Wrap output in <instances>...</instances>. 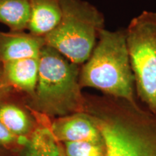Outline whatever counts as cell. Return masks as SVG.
Wrapping results in <instances>:
<instances>
[{
    "mask_svg": "<svg viewBox=\"0 0 156 156\" xmlns=\"http://www.w3.org/2000/svg\"><path fill=\"white\" fill-rule=\"evenodd\" d=\"M80 65L45 45L39 55L38 83L30 104L35 110L59 117L85 112Z\"/></svg>",
    "mask_w": 156,
    "mask_h": 156,
    "instance_id": "3957f363",
    "label": "cell"
},
{
    "mask_svg": "<svg viewBox=\"0 0 156 156\" xmlns=\"http://www.w3.org/2000/svg\"><path fill=\"white\" fill-rule=\"evenodd\" d=\"M27 142L25 156H66L51 129L47 127L37 129Z\"/></svg>",
    "mask_w": 156,
    "mask_h": 156,
    "instance_id": "8fae6325",
    "label": "cell"
},
{
    "mask_svg": "<svg viewBox=\"0 0 156 156\" xmlns=\"http://www.w3.org/2000/svg\"><path fill=\"white\" fill-rule=\"evenodd\" d=\"M66 156H106V149L103 142H64Z\"/></svg>",
    "mask_w": 156,
    "mask_h": 156,
    "instance_id": "4fadbf2b",
    "label": "cell"
},
{
    "mask_svg": "<svg viewBox=\"0 0 156 156\" xmlns=\"http://www.w3.org/2000/svg\"><path fill=\"white\" fill-rule=\"evenodd\" d=\"M44 38L23 31L0 32V62L38 58L45 46Z\"/></svg>",
    "mask_w": 156,
    "mask_h": 156,
    "instance_id": "52a82bcc",
    "label": "cell"
},
{
    "mask_svg": "<svg viewBox=\"0 0 156 156\" xmlns=\"http://www.w3.org/2000/svg\"><path fill=\"white\" fill-rule=\"evenodd\" d=\"M51 129L57 141L103 142L100 129L86 112L58 117L52 123Z\"/></svg>",
    "mask_w": 156,
    "mask_h": 156,
    "instance_id": "8992f818",
    "label": "cell"
},
{
    "mask_svg": "<svg viewBox=\"0 0 156 156\" xmlns=\"http://www.w3.org/2000/svg\"><path fill=\"white\" fill-rule=\"evenodd\" d=\"M30 5L28 0H0V23L10 31H23L28 28Z\"/></svg>",
    "mask_w": 156,
    "mask_h": 156,
    "instance_id": "30bf717a",
    "label": "cell"
},
{
    "mask_svg": "<svg viewBox=\"0 0 156 156\" xmlns=\"http://www.w3.org/2000/svg\"><path fill=\"white\" fill-rule=\"evenodd\" d=\"M61 7L59 23L44 36L45 44L73 63L83 65L105 28L104 15L85 0H61Z\"/></svg>",
    "mask_w": 156,
    "mask_h": 156,
    "instance_id": "277c9868",
    "label": "cell"
},
{
    "mask_svg": "<svg viewBox=\"0 0 156 156\" xmlns=\"http://www.w3.org/2000/svg\"><path fill=\"white\" fill-rule=\"evenodd\" d=\"M12 85L6 79L3 70V64L0 62V102L12 91Z\"/></svg>",
    "mask_w": 156,
    "mask_h": 156,
    "instance_id": "5bb4252c",
    "label": "cell"
},
{
    "mask_svg": "<svg viewBox=\"0 0 156 156\" xmlns=\"http://www.w3.org/2000/svg\"><path fill=\"white\" fill-rule=\"evenodd\" d=\"M100 129L106 156H156V115L140 106L110 96L86 102Z\"/></svg>",
    "mask_w": 156,
    "mask_h": 156,
    "instance_id": "6da1fadb",
    "label": "cell"
},
{
    "mask_svg": "<svg viewBox=\"0 0 156 156\" xmlns=\"http://www.w3.org/2000/svg\"><path fill=\"white\" fill-rule=\"evenodd\" d=\"M2 64L6 79L12 87H17L32 97L38 83L39 57L22 58Z\"/></svg>",
    "mask_w": 156,
    "mask_h": 156,
    "instance_id": "9c48e42d",
    "label": "cell"
},
{
    "mask_svg": "<svg viewBox=\"0 0 156 156\" xmlns=\"http://www.w3.org/2000/svg\"><path fill=\"white\" fill-rule=\"evenodd\" d=\"M0 122L17 136H25L33 127L27 113L16 105L0 103Z\"/></svg>",
    "mask_w": 156,
    "mask_h": 156,
    "instance_id": "7c38bea8",
    "label": "cell"
},
{
    "mask_svg": "<svg viewBox=\"0 0 156 156\" xmlns=\"http://www.w3.org/2000/svg\"><path fill=\"white\" fill-rule=\"evenodd\" d=\"M80 83L82 88H95L137 105L125 29L101 31L92 54L80 67Z\"/></svg>",
    "mask_w": 156,
    "mask_h": 156,
    "instance_id": "7a4b0ae2",
    "label": "cell"
},
{
    "mask_svg": "<svg viewBox=\"0 0 156 156\" xmlns=\"http://www.w3.org/2000/svg\"><path fill=\"white\" fill-rule=\"evenodd\" d=\"M125 30L136 95L156 115V12H142Z\"/></svg>",
    "mask_w": 156,
    "mask_h": 156,
    "instance_id": "5b68a950",
    "label": "cell"
},
{
    "mask_svg": "<svg viewBox=\"0 0 156 156\" xmlns=\"http://www.w3.org/2000/svg\"><path fill=\"white\" fill-rule=\"evenodd\" d=\"M17 136L7 129L0 122V146L7 145L14 142Z\"/></svg>",
    "mask_w": 156,
    "mask_h": 156,
    "instance_id": "9a60e30c",
    "label": "cell"
},
{
    "mask_svg": "<svg viewBox=\"0 0 156 156\" xmlns=\"http://www.w3.org/2000/svg\"><path fill=\"white\" fill-rule=\"evenodd\" d=\"M30 18L28 28L30 34L45 36L59 23L62 17L61 0H28Z\"/></svg>",
    "mask_w": 156,
    "mask_h": 156,
    "instance_id": "ba28073f",
    "label": "cell"
}]
</instances>
